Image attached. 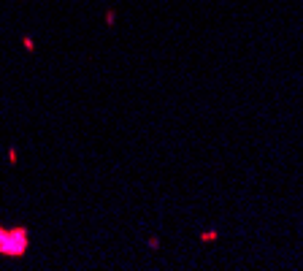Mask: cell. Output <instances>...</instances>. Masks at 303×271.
<instances>
[{
    "instance_id": "obj_2",
    "label": "cell",
    "mask_w": 303,
    "mask_h": 271,
    "mask_svg": "<svg viewBox=\"0 0 303 271\" xmlns=\"http://www.w3.org/2000/svg\"><path fill=\"white\" fill-rule=\"evenodd\" d=\"M216 236H219L216 230H209V233H203V236H200V242H214Z\"/></svg>"
},
{
    "instance_id": "obj_1",
    "label": "cell",
    "mask_w": 303,
    "mask_h": 271,
    "mask_svg": "<svg viewBox=\"0 0 303 271\" xmlns=\"http://www.w3.org/2000/svg\"><path fill=\"white\" fill-rule=\"evenodd\" d=\"M27 249V230L17 228V230H3L0 233V252L6 255H22Z\"/></svg>"
}]
</instances>
